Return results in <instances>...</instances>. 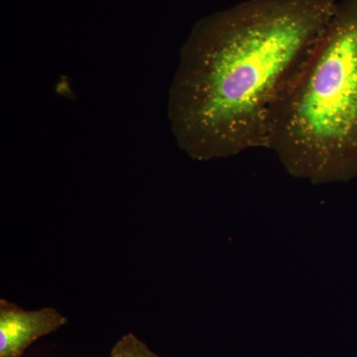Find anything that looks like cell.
I'll use <instances>...</instances> for the list:
<instances>
[{
  "mask_svg": "<svg viewBox=\"0 0 357 357\" xmlns=\"http://www.w3.org/2000/svg\"><path fill=\"white\" fill-rule=\"evenodd\" d=\"M67 323V317L55 307L27 311L0 300V357H22L33 342L57 332Z\"/></svg>",
  "mask_w": 357,
  "mask_h": 357,
  "instance_id": "3",
  "label": "cell"
},
{
  "mask_svg": "<svg viewBox=\"0 0 357 357\" xmlns=\"http://www.w3.org/2000/svg\"><path fill=\"white\" fill-rule=\"evenodd\" d=\"M337 0H244L206 16L180 52L168 100L178 146L197 161L267 148L274 110Z\"/></svg>",
  "mask_w": 357,
  "mask_h": 357,
  "instance_id": "1",
  "label": "cell"
},
{
  "mask_svg": "<svg viewBox=\"0 0 357 357\" xmlns=\"http://www.w3.org/2000/svg\"><path fill=\"white\" fill-rule=\"evenodd\" d=\"M110 357H161L130 333L123 335L112 347Z\"/></svg>",
  "mask_w": 357,
  "mask_h": 357,
  "instance_id": "4",
  "label": "cell"
},
{
  "mask_svg": "<svg viewBox=\"0 0 357 357\" xmlns=\"http://www.w3.org/2000/svg\"><path fill=\"white\" fill-rule=\"evenodd\" d=\"M268 149L312 183L357 175V0L330 23L274 110Z\"/></svg>",
  "mask_w": 357,
  "mask_h": 357,
  "instance_id": "2",
  "label": "cell"
}]
</instances>
